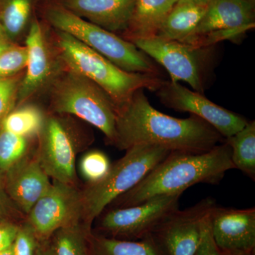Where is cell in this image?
<instances>
[{
    "label": "cell",
    "mask_w": 255,
    "mask_h": 255,
    "mask_svg": "<svg viewBox=\"0 0 255 255\" xmlns=\"http://www.w3.org/2000/svg\"><path fill=\"white\" fill-rule=\"evenodd\" d=\"M143 89L117 110L113 145L127 150L137 145H157L170 152L200 154L224 142L214 127L199 117H169L150 105Z\"/></svg>",
    "instance_id": "cell-1"
},
{
    "label": "cell",
    "mask_w": 255,
    "mask_h": 255,
    "mask_svg": "<svg viewBox=\"0 0 255 255\" xmlns=\"http://www.w3.org/2000/svg\"><path fill=\"white\" fill-rule=\"evenodd\" d=\"M236 169L231 148L224 140L209 152H171L137 185L115 199L107 209L138 205L162 195L182 194L195 184H217L228 171Z\"/></svg>",
    "instance_id": "cell-2"
},
{
    "label": "cell",
    "mask_w": 255,
    "mask_h": 255,
    "mask_svg": "<svg viewBox=\"0 0 255 255\" xmlns=\"http://www.w3.org/2000/svg\"><path fill=\"white\" fill-rule=\"evenodd\" d=\"M55 43L65 68L95 82L117 109L140 89L157 91L164 82L159 75L130 73L65 32L55 30Z\"/></svg>",
    "instance_id": "cell-3"
},
{
    "label": "cell",
    "mask_w": 255,
    "mask_h": 255,
    "mask_svg": "<svg viewBox=\"0 0 255 255\" xmlns=\"http://www.w3.org/2000/svg\"><path fill=\"white\" fill-rule=\"evenodd\" d=\"M170 151L157 145H137L111 165L103 179L88 184L81 192L84 228L88 232L92 223L112 202L137 185Z\"/></svg>",
    "instance_id": "cell-4"
},
{
    "label": "cell",
    "mask_w": 255,
    "mask_h": 255,
    "mask_svg": "<svg viewBox=\"0 0 255 255\" xmlns=\"http://www.w3.org/2000/svg\"><path fill=\"white\" fill-rule=\"evenodd\" d=\"M44 17L55 30L68 33L122 70L159 75L150 57L131 42L74 14L57 1L47 5Z\"/></svg>",
    "instance_id": "cell-5"
},
{
    "label": "cell",
    "mask_w": 255,
    "mask_h": 255,
    "mask_svg": "<svg viewBox=\"0 0 255 255\" xmlns=\"http://www.w3.org/2000/svg\"><path fill=\"white\" fill-rule=\"evenodd\" d=\"M49 87L50 108L57 114L75 116L105 134L113 145L117 107L101 87L65 68L58 72Z\"/></svg>",
    "instance_id": "cell-6"
},
{
    "label": "cell",
    "mask_w": 255,
    "mask_h": 255,
    "mask_svg": "<svg viewBox=\"0 0 255 255\" xmlns=\"http://www.w3.org/2000/svg\"><path fill=\"white\" fill-rule=\"evenodd\" d=\"M131 43L164 67L169 74L170 81L187 82L194 91L204 93L213 46L194 48L157 36Z\"/></svg>",
    "instance_id": "cell-7"
},
{
    "label": "cell",
    "mask_w": 255,
    "mask_h": 255,
    "mask_svg": "<svg viewBox=\"0 0 255 255\" xmlns=\"http://www.w3.org/2000/svg\"><path fill=\"white\" fill-rule=\"evenodd\" d=\"M180 197L181 194L158 196L138 205L106 209L99 216L100 229L112 238H145L179 209Z\"/></svg>",
    "instance_id": "cell-8"
},
{
    "label": "cell",
    "mask_w": 255,
    "mask_h": 255,
    "mask_svg": "<svg viewBox=\"0 0 255 255\" xmlns=\"http://www.w3.org/2000/svg\"><path fill=\"white\" fill-rule=\"evenodd\" d=\"M216 204L206 197L194 206L175 210L156 227L151 236L166 255H195L204 229Z\"/></svg>",
    "instance_id": "cell-9"
},
{
    "label": "cell",
    "mask_w": 255,
    "mask_h": 255,
    "mask_svg": "<svg viewBox=\"0 0 255 255\" xmlns=\"http://www.w3.org/2000/svg\"><path fill=\"white\" fill-rule=\"evenodd\" d=\"M161 104L177 112H189L205 121L225 139L242 130L246 118L216 105L203 94L192 91L179 82L166 81L156 91Z\"/></svg>",
    "instance_id": "cell-10"
},
{
    "label": "cell",
    "mask_w": 255,
    "mask_h": 255,
    "mask_svg": "<svg viewBox=\"0 0 255 255\" xmlns=\"http://www.w3.org/2000/svg\"><path fill=\"white\" fill-rule=\"evenodd\" d=\"M81 192L75 185L53 181L27 215L36 238H47L60 228L82 221Z\"/></svg>",
    "instance_id": "cell-11"
},
{
    "label": "cell",
    "mask_w": 255,
    "mask_h": 255,
    "mask_svg": "<svg viewBox=\"0 0 255 255\" xmlns=\"http://www.w3.org/2000/svg\"><path fill=\"white\" fill-rule=\"evenodd\" d=\"M36 158L53 181L75 185L76 145L68 128L58 117L49 116L38 135Z\"/></svg>",
    "instance_id": "cell-12"
},
{
    "label": "cell",
    "mask_w": 255,
    "mask_h": 255,
    "mask_svg": "<svg viewBox=\"0 0 255 255\" xmlns=\"http://www.w3.org/2000/svg\"><path fill=\"white\" fill-rule=\"evenodd\" d=\"M215 244L223 255H250L255 247V209L216 205L210 215Z\"/></svg>",
    "instance_id": "cell-13"
},
{
    "label": "cell",
    "mask_w": 255,
    "mask_h": 255,
    "mask_svg": "<svg viewBox=\"0 0 255 255\" xmlns=\"http://www.w3.org/2000/svg\"><path fill=\"white\" fill-rule=\"evenodd\" d=\"M28 61L18 89L16 105H23L38 92L50 86L58 70L40 21L33 18L25 37Z\"/></svg>",
    "instance_id": "cell-14"
},
{
    "label": "cell",
    "mask_w": 255,
    "mask_h": 255,
    "mask_svg": "<svg viewBox=\"0 0 255 255\" xmlns=\"http://www.w3.org/2000/svg\"><path fill=\"white\" fill-rule=\"evenodd\" d=\"M5 174L8 195L26 216L52 184L36 157H26Z\"/></svg>",
    "instance_id": "cell-15"
},
{
    "label": "cell",
    "mask_w": 255,
    "mask_h": 255,
    "mask_svg": "<svg viewBox=\"0 0 255 255\" xmlns=\"http://www.w3.org/2000/svg\"><path fill=\"white\" fill-rule=\"evenodd\" d=\"M135 0H58L74 14L112 33L127 31Z\"/></svg>",
    "instance_id": "cell-16"
},
{
    "label": "cell",
    "mask_w": 255,
    "mask_h": 255,
    "mask_svg": "<svg viewBox=\"0 0 255 255\" xmlns=\"http://www.w3.org/2000/svg\"><path fill=\"white\" fill-rule=\"evenodd\" d=\"M254 27L255 3L249 0H211L204 17L190 36Z\"/></svg>",
    "instance_id": "cell-17"
},
{
    "label": "cell",
    "mask_w": 255,
    "mask_h": 255,
    "mask_svg": "<svg viewBox=\"0 0 255 255\" xmlns=\"http://www.w3.org/2000/svg\"><path fill=\"white\" fill-rule=\"evenodd\" d=\"M178 0H135L131 20L122 38L132 42L155 36Z\"/></svg>",
    "instance_id": "cell-18"
},
{
    "label": "cell",
    "mask_w": 255,
    "mask_h": 255,
    "mask_svg": "<svg viewBox=\"0 0 255 255\" xmlns=\"http://www.w3.org/2000/svg\"><path fill=\"white\" fill-rule=\"evenodd\" d=\"M209 2L176 4L161 25L156 36L182 42L190 36L204 17Z\"/></svg>",
    "instance_id": "cell-19"
},
{
    "label": "cell",
    "mask_w": 255,
    "mask_h": 255,
    "mask_svg": "<svg viewBox=\"0 0 255 255\" xmlns=\"http://www.w3.org/2000/svg\"><path fill=\"white\" fill-rule=\"evenodd\" d=\"M40 0H0V25L10 39L18 43L26 37Z\"/></svg>",
    "instance_id": "cell-20"
},
{
    "label": "cell",
    "mask_w": 255,
    "mask_h": 255,
    "mask_svg": "<svg viewBox=\"0 0 255 255\" xmlns=\"http://www.w3.org/2000/svg\"><path fill=\"white\" fill-rule=\"evenodd\" d=\"M92 248L93 255H165L151 235L140 241L97 236Z\"/></svg>",
    "instance_id": "cell-21"
},
{
    "label": "cell",
    "mask_w": 255,
    "mask_h": 255,
    "mask_svg": "<svg viewBox=\"0 0 255 255\" xmlns=\"http://www.w3.org/2000/svg\"><path fill=\"white\" fill-rule=\"evenodd\" d=\"M231 148V159L235 168L255 181V122H248L246 127L232 136L225 139Z\"/></svg>",
    "instance_id": "cell-22"
},
{
    "label": "cell",
    "mask_w": 255,
    "mask_h": 255,
    "mask_svg": "<svg viewBox=\"0 0 255 255\" xmlns=\"http://www.w3.org/2000/svg\"><path fill=\"white\" fill-rule=\"evenodd\" d=\"M21 106L6 116L0 125V128L27 138L34 135L38 136L46 117L36 106Z\"/></svg>",
    "instance_id": "cell-23"
},
{
    "label": "cell",
    "mask_w": 255,
    "mask_h": 255,
    "mask_svg": "<svg viewBox=\"0 0 255 255\" xmlns=\"http://www.w3.org/2000/svg\"><path fill=\"white\" fill-rule=\"evenodd\" d=\"M87 231L80 223L60 228L54 233L55 255H89L86 243Z\"/></svg>",
    "instance_id": "cell-24"
},
{
    "label": "cell",
    "mask_w": 255,
    "mask_h": 255,
    "mask_svg": "<svg viewBox=\"0 0 255 255\" xmlns=\"http://www.w3.org/2000/svg\"><path fill=\"white\" fill-rule=\"evenodd\" d=\"M28 138L0 128V172L6 173L27 157Z\"/></svg>",
    "instance_id": "cell-25"
},
{
    "label": "cell",
    "mask_w": 255,
    "mask_h": 255,
    "mask_svg": "<svg viewBox=\"0 0 255 255\" xmlns=\"http://www.w3.org/2000/svg\"><path fill=\"white\" fill-rule=\"evenodd\" d=\"M27 61L28 50L26 45H11L0 53V79L20 75L26 69Z\"/></svg>",
    "instance_id": "cell-26"
},
{
    "label": "cell",
    "mask_w": 255,
    "mask_h": 255,
    "mask_svg": "<svg viewBox=\"0 0 255 255\" xmlns=\"http://www.w3.org/2000/svg\"><path fill=\"white\" fill-rule=\"evenodd\" d=\"M111 165L110 159L105 153L100 150H92L82 157L80 172L88 184H94L107 175Z\"/></svg>",
    "instance_id": "cell-27"
},
{
    "label": "cell",
    "mask_w": 255,
    "mask_h": 255,
    "mask_svg": "<svg viewBox=\"0 0 255 255\" xmlns=\"http://www.w3.org/2000/svg\"><path fill=\"white\" fill-rule=\"evenodd\" d=\"M22 74L12 78L0 79V125L16 105Z\"/></svg>",
    "instance_id": "cell-28"
},
{
    "label": "cell",
    "mask_w": 255,
    "mask_h": 255,
    "mask_svg": "<svg viewBox=\"0 0 255 255\" xmlns=\"http://www.w3.org/2000/svg\"><path fill=\"white\" fill-rule=\"evenodd\" d=\"M36 236L28 225L18 228L12 245L14 255H36Z\"/></svg>",
    "instance_id": "cell-29"
},
{
    "label": "cell",
    "mask_w": 255,
    "mask_h": 255,
    "mask_svg": "<svg viewBox=\"0 0 255 255\" xmlns=\"http://www.w3.org/2000/svg\"><path fill=\"white\" fill-rule=\"evenodd\" d=\"M195 255H223L215 244L211 231L210 218L203 234L202 239Z\"/></svg>",
    "instance_id": "cell-30"
},
{
    "label": "cell",
    "mask_w": 255,
    "mask_h": 255,
    "mask_svg": "<svg viewBox=\"0 0 255 255\" xmlns=\"http://www.w3.org/2000/svg\"><path fill=\"white\" fill-rule=\"evenodd\" d=\"M18 228L13 223H0V252L12 246Z\"/></svg>",
    "instance_id": "cell-31"
},
{
    "label": "cell",
    "mask_w": 255,
    "mask_h": 255,
    "mask_svg": "<svg viewBox=\"0 0 255 255\" xmlns=\"http://www.w3.org/2000/svg\"><path fill=\"white\" fill-rule=\"evenodd\" d=\"M14 43L0 25V53Z\"/></svg>",
    "instance_id": "cell-32"
},
{
    "label": "cell",
    "mask_w": 255,
    "mask_h": 255,
    "mask_svg": "<svg viewBox=\"0 0 255 255\" xmlns=\"http://www.w3.org/2000/svg\"><path fill=\"white\" fill-rule=\"evenodd\" d=\"M35 255H55L52 248H46V249L38 250Z\"/></svg>",
    "instance_id": "cell-33"
},
{
    "label": "cell",
    "mask_w": 255,
    "mask_h": 255,
    "mask_svg": "<svg viewBox=\"0 0 255 255\" xmlns=\"http://www.w3.org/2000/svg\"><path fill=\"white\" fill-rule=\"evenodd\" d=\"M211 0H178L177 4L188 2H209Z\"/></svg>",
    "instance_id": "cell-34"
},
{
    "label": "cell",
    "mask_w": 255,
    "mask_h": 255,
    "mask_svg": "<svg viewBox=\"0 0 255 255\" xmlns=\"http://www.w3.org/2000/svg\"><path fill=\"white\" fill-rule=\"evenodd\" d=\"M0 255H14L12 246H11V248H8V249L0 252Z\"/></svg>",
    "instance_id": "cell-35"
},
{
    "label": "cell",
    "mask_w": 255,
    "mask_h": 255,
    "mask_svg": "<svg viewBox=\"0 0 255 255\" xmlns=\"http://www.w3.org/2000/svg\"><path fill=\"white\" fill-rule=\"evenodd\" d=\"M2 211H3L2 201H1V196H0V214H1V213H2Z\"/></svg>",
    "instance_id": "cell-36"
},
{
    "label": "cell",
    "mask_w": 255,
    "mask_h": 255,
    "mask_svg": "<svg viewBox=\"0 0 255 255\" xmlns=\"http://www.w3.org/2000/svg\"><path fill=\"white\" fill-rule=\"evenodd\" d=\"M249 1H252V2L255 3V0H249Z\"/></svg>",
    "instance_id": "cell-37"
}]
</instances>
